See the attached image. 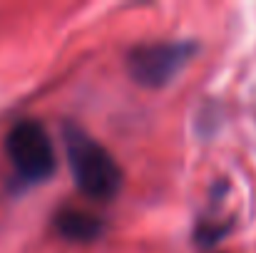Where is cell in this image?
I'll use <instances>...</instances> for the list:
<instances>
[{"instance_id": "1", "label": "cell", "mask_w": 256, "mask_h": 253, "mask_svg": "<svg viewBox=\"0 0 256 253\" xmlns=\"http://www.w3.org/2000/svg\"><path fill=\"white\" fill-rule=\"evenodd\" d=\"M62 139L78 189L92 201H112L122 189V169L114 157L72 122L62 127Z\"/></svg>"}, {"instance_id": "2", "label": "cell", "mask_w": 256, "mask_h": 253, "mask_svg": "<svg viewBox=\"0 0 256 253\" xmlns=\"http://www.w3.org/2000/svg\"><path fill=\"white\" fill-rule=\"evenodd\" d=\"M5 154L18 179H22L25 184H42L58 169L52 139L38 119H20L8 132Z\"/></svg>"}, {"instance_id": "3", "label": "cell", "mask_w": 256, "mask_h": 253, "mask_svg": "<svg viewBox=\"0 0 256 253\" xmlns=\"http://www.w3.org/2000/svg\"><path fill=\"white\" fill-rule=\"evenodd\" d=\"M196 45L189 40L142 42L127 52V72L142 87L157 89L170 84L194 57Z\"/></svg>"}, {"instance_id": "4", "label": "cell", "mask_w": 256, "mask_h": 253, "mask_svg": "<svg viewBox=\"0 0 256 253\" xmlns=\"http://www.w3.org/2000/svg\"><path fill=\"white\" fill-rule=\"evenodd\" d=\"M55 229L62 239H68L72 244H92L104 234V221L90 211L60 209L55 214Z\"/></svg>"}]
</instances>
